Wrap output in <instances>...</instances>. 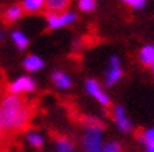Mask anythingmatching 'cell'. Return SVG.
Listing matches in <instances>:
<instances>
[{
  "instance_id": "cell-1",
  "label": "cell",
  "mask_w": 154,
  "mask_h": 152,
  "mask_svg": "<svg viewBox=\"0 0 154 152\" xmlns=\"http://www.w3.org/2000/svg\"><path fill=\"white\" fill-rule=\"evenodd\" d=\"M29 110L20 96L6 95L0 100V126L3 131H18L27 126Z\"/></svg>"
},
{
  "instance_id": "cell-2",
  "label": "cell",
  "mask_w": 154,
  "mask_h": 152,
  "mask_svg": "<svg viewBox=\"0 0 154 152\" xmlns=\"http://www.w3.org/2000/svg\"><path fill=\"white\" fill-rule=\"evenodd\" d=\"M104 137L102 130H94V128H85V133L83 134V148L84 152H102L104 148Z\"/></svg>"
},
{
  "instance_id": "cell-3",
  "label": "cell",
  "mask_w": 154,
  "mask_h": 152,
  "mask_svg": "<svg viewBox=\"0 0 154 152\" xmlns=\"http://www.w3.org/2000/svg\"><path fill=\"white\" fill-rule=\"evenodd\" d=\"M76 21V14L72 11L63 13H48L46 14V24L51 29H59L66 25H70Z\"/></svg>"
},
{
  "instance_id": "cell-4",
  "label": "cell",
  "mask_w": 154,
  "mask_h": 152,
  "mask_svg": "<svg viewBox=\"0 0 154 152\" xmlns=\"http://www.w3.org/2000/svg\"><path fill=\"white\" fill-rule=\"evenodd\" d=\"M85 91H87V94H90V95L93 96V98L97 100L98 103L102 105V106L108 108V106L111 105L109 96L106 95L105 91L101 88V85L98 84L97 80H94V78H90V80L85 81Z\"/></svg>"
},
{
  "instance_id": "cell-5",
  "label": "cell",
  "mask_w": 154,
  "mask_h": 152,
  "mask_svg": "<svg viewBox=\"0 0 154 152\" xmlns=\"http://www.w3.org/2000/svg\"><path fill=\"white\" fill-rule=\"evenodd\" d=\"M123 76V70L121 67V61L116 56H112L109 59V64L105 73V85L106 87H114L118 81Z\"/></svg>"
},
{
  "instance_id": "cell-6",
  "label": "cell",
  "mask_w": 154,
  "mask_h": 152,
  "mask_svg": "<svg viewBox=\"0 0 154 152\" xmlns=\"http://www.w3.org/2000/svg\"><path fill=\"white\" fill-rule=\"evenodd\" d=\"M35 89V81L31 77H20L16 81H13L8 85V92L11 95H20V94H28Z\"/></svg>"
},
{
  "instance_id": "cell-7",
  "label": "cell",
  "mask_w": 154,
  "mask_h": 152,
  "mask_svg": "<svg viewBox=\"0 0 154 152\" xmlns=\"http://www.w3.org/2000/svg\"><path fill=\"white\" fill-rule=\"evenodd\" d=\"M114 120L122 133H129L132 130V121L129 120L126 110L122 106H116L114 109Z\"/></svg>"
},
{
  "instance_id": "cell-8",
  "label": "cell",
  "mask_w": 154,
  "mask_h": 152,
  "mask_svg": "<svg viewBox=\"0 0 154 152\" xmlns=\"http://www.w3.org/2000/svg\"><path fill=\"white\" fill-rule=\"evenodd\" d=\"M44 60L41 59L39 56L37 55H29L24 59L23 61V67L27 70L28 73H35V71H39L41 68L44 67Z\"/></svg>"
},
{
  "instance_id": "cell-9",
  "label": "cell",
  "mask_w": 154,
  "mask_h": 152,
  "mask_svg": "<svg viewBox=\"0 0 154 152\" xmlns=\"http://www.w3.org/2000/svg\"><path fill=\"white\" fill-rule=\"evenodd\" d=\"M52 81H53V84L60 89H67L72 87V80H70V77L63 71H53Z\"/></svg>"
},
{
  "instance_id": "cell-10",
  "label": "cell",
  "mask_w": 154,
  "mask_h": 152,
  "mask_svg": "<svg viewBox=\"0 0 154 152\" xmlns=\"http://www.w3.org/2000/svg\"><path fill=\"white\" fill-rule=\"evenodd\" d=\"M70 0H45V6L49 13H63L69 7Z\"/></svg>"
},
{
  "instance_id": "cell-11",
  "label": "cell",
  "mask_w": 154,
  "mask_h": 152,
  "mask_svg": "<svg viewBox=\"0 0 154 152\" xmlns=\"http://www.w3.org/2000/svg\"><path fill=\"white\" fill-rule=\"evenodd\" d=\"M140 61L144 66H153L154 64V45H146L143 46L140 53H139Z\"/></svg>"
},
{
  "instance_id": "cell-12",
  "label": "cell",
  "mask_w": 154,
  "mask_h": 152,
  "mask_svg": "<svg viewBox=\"0 0 154 152\" xmlns=\"http://www.w3.org/2000/svg\"><path fill=\"white\" fill-rule=\"evenodd\" d=\"M23 14H24V8H23V6H11V7H8L7 10H6V13H4V20H6V22H14V21H17L18 18H21L23 17Z\"/></svg>"
},
{
  "instance_id": "cell-13",
  "label": "cell",
  "mask_w": 154,
  "mask_h": 152,
  "mask_svg": "<svg viewBox=\"0 0 154 152\" xmlns=\"http://www.w3.org/2000/svg\"><path fill=\"white\" fill-rule=\"evenodd\" d=\"M11 39H13V42H14V45L17 46L18 50H24V49H27V46H28V43H29L28 38H27L25 34H23L21 31H14L13 32Z\"/></svg>"
},
{
  "instance_id": "cell-14",
  "label": "cell",
  "mask_w": 154,
  "mask_h": 152,
  "mask_svg": "<svg viewBox=\"0 0 154 152\" xmlns=\"http://www.w3.org/2000/svg\"><path fill=\"white\" fill-rule=\"evenodd\" d=\"M45 6V0H24L23 1V8L28 13L39 11Z\"/></svg>"
},
{
  "instance_id": "cell-15",
  "label": "cell",
  "mask_w": 154,
  "mask_h": 152,
  "mask_svg": "<svg viewBox=\"0 0 154 152\" xmlns=\"http://www.w3.org/2000/svg\"><path fill=\"white\" fill-rule=\"evenodd\" d=\"M81 123L85 128H94V130H102L104 128V121L97 119V117H83L81 119Z\"/></svg>"
},
{
  "instance_id": "cell-16",
  "label": "cell",
  "mask_w": 154,
  "mask_h": 152,
  "mask_svg": "<svg viewBox=\"0 0 154 152\" xmlns=\"http://www.w3.org/2000/svg\"><path fill=\"white\" fill-rule=\"evenodd\" d=\"M56 148L59 152H72L73 151V142L69 138H66V137H57Z\"/></svg>"
},
{
  "instance_id": "cell-17",
  "label": "cell",
  "mask_w": 154,
  "mask_h": 152,
  "mask_svg": "<svg viewBox=\"0 0 154 152\" xmlns=\"http://www.w3.org/2000/svg\"><path fill=\"white\" fill-rule=\"evenodd\" d=\"M27 141H28V144L31 145V147H34V148H42L44 147V137L41 136V134H38V133H28V136H27Z\"/></svg>"
},
{
  "instance_id": "cell-18",
  "label": "cell",
  "mask_w": 154,
  "mask_h": 152,
  "mask_svg": "<svg viewBox=\"0 0 154 152\" xmlns=\"http://www.w3.org/2000/svg\"><path fill=\"white\" fill-rule=\"evenodd\" d=\"M95 6H97L95 0H79V8L81 11H85V13L93 11L95 8Z\"/></svg>"
},
{
  "instance_id": "cell-19",
  "label": "cell",
  "mask_w": 154,
  "mask_h": 152,
  "mask_svg": "<svg viewBox=\"0 0 154 152\" xmlns=\"http://www.w3.org/2000/svg\"><path fill=\"white\" fill-rule=\"evenodd\" d=\"M142 141L146 144V147L154 148V128H149L146 133H143Z\"/></svg>"
},
{
  "instance_id": "cell-20",
  "label": "cell",
  "mask_w": 154,
  "mask_h": 152,
  "mask_svg": "<svg viewBox=\"0 0 154 152\" xmlns=\"http://www.w3.org/2000/svg\"><path fill=\"white\" fill-rule=\"evenodd\" d=\"M102 152H122V145L118 141H111L104 145Z\"/></svg>"
},
{
  "instance_id": "cell-21",
  "label": "cell",
  "mask_w": 154,
  "mask_h": 152,
  "mask_svg": "<svg viewBox=\"0 0 154 152\" xmlns=\"http://www.w3.org/2000/svg\"><path fill=\"white\" fill-rule=\"evenodd\" d=\"M122 1H125L126 4H129L133 8H143L147 3V0H122Z\"/></svg>"
},
{
  "instance_id": "cell-22",
  "label": "cell",
  "mask_w": 154,
  "mask_h": 152,
  "mask_svg": "<svg viewBox=\"0 0 154 152\" xmlns=\"http://www.w3.org/2000/svg\"><path fill=\"white\" fill-rule=\"evenodd\" d=\"M146 152H154V148H151V147H147Z\"/></svg>"
},
{
  "instance_id": "cell-23",
  "label": "cell",
  "mask_w": 154,
  "mask_h": 152,
  "mask_svg": "<svg viewBox=\"0 0 154 152\" xmlns=\"http://www.w3.org/2000/svg\"><path fill=\"white\" fill-rule=\"evenodd\" d=\"M2 137H3V128H2V126H0V140H2Z\"/></svg>"
},
{
  "instance_id": "cell-24",
  "label": "cell",
  "mask_w": 154,
  "mask_h": 152,
  "mask_svg": "<svg viewBox=\"0 0 154 152\" xmlns=\"http://www.w3.org/2000/svg\"><path fill=\"white\" fill-rule=\"evenodd\" d=\"M0 39H3V32L0 31Z\"/></svg>"
},
{
  "instance_id": "cell-25",
  "label": "cell",
  "mask_w": 154,
  "mask_h": 152,
  "mask_svg": "<svg viewBox=\"0 0 154 152\" xmlns=\"http://www.w3.org/2000/svg\"><path fill=\"white\" fill-rule=\"evenodd\" d=\"M151 70H153V73H154V64H153V66H151Z\"/></svg>"
}]
</instances>
